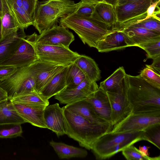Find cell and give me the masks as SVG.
Here are the masks:
<instances>
[{
    "mask_svg": "<svg viewBox=\"0 0 160 160\" xmlns=\"http://www.w3.org/2000/svg\"><path fill=\"white\" fill-rule=\"evenodd\" d=\"M125 81L126 95L132 113L160 110V89L148 83L139 75L126 74Z\"/></svg>",
    "mask_w": 160,
    "mask_h": 160,
    "instance_id": "cell-1",
    "label": "cell"
},
{
    "mask_svg": "<svg viewBox=\"0 0 160 160\" xmlns=\"http://www.w3.org/2000/svg\"><path fill=\"white\" fill-rule=\"evenodd\" d=\"M66 122V134L80 146L90 150L102 135L110 132L112 126H104L90 122L79 114L62 107Z\"/></svg>",
    "mask_w": 160,
    "mask_h": 160,
    "instance_id": "cell-2",
    "label": "cell"
},
{
    "mask_svg": "<svg viewBox=\"0 0 160 160\" xmlns=\"http://www.w3.org/2000/svg\"><path fill=\"white\" fill-rule=\"evenodd\" d=\"M59 20L61 25L73 30L84 44L96 48L100 41L116 29H111V27L91 16L75 12Z\"/></svg>",
    "mask_w": 160,
    "mask_h": 160,
    "instance_id": "cell-3",
    "label": "cell"
},
{
    "mask_svg": "<svg viewBox=\"0 0 160 160\" xmlns=\"http://www.w3.org/2000/svg\"><path fill=\"white\" fill-rule=\"evenodd\" d=\"M82 3L80 1L76 3L72 0L37 1L32 25L40 34L56 25L59 18L75 12Z\"/></svg>",
    "mask_w": 160,
    "mask_h": 160,
    "instance_id": "cell-4",
    "label": "cell"
},
{
    "mask_svg": "<svg viewBox=\"0 0 160 160\" xmlns=\"http://www.w3.org/2000/svg\"><path fill=\"white\" fill-rule=\"evenodd\" d=\"M144 140L143 131L110 132L100 137L91 149L96 159H108L124 148L138 141Z\"/></svg>",
    "mask_w": 160,
    "mask_h": 160,
    "instance_id": "cell-5",
    "label": "cell"
},
{
    "mask_svg": "<svg viewBox=\"0 0 160 160\" xmlns=\"http://www.w3.org/2000/svg\"><path fill=\"white\" fill-rule=\"evenodd\" d=\"M37 61L29 65L18 68L10 77L0 81V87L6 92L10 99L21 94L36 92L35 76Z\"/></svg>",
    "mask_w": 160,
    "mask_h": 160,
    "instance_id": "cell-6",
    "label": "cell"
},
{
    "mask_svg": "<svg viewBox=\"0 0 160 160\" xmlns=\"http://www.w3.org/2000/svg\"><path fill=\"white\" fill-rule=\"evenodd\" d=\"M38 60L45 62L68 66L74 63L80 54L69 48L60 46L41 45L34 40V33L29 36Z\"/></svg>",
    "mask_w": 160,
    "mask_h": 160,
    "instance_id": "cell-7",
    "label": "cell"
},
{
    "mask_svg": "<svg viewBox=\"0 0 160 160\" xmlns=\"http://www.w3.org/2000/svg\"><path fill=\"white\" fill-rule=\"evenodd\" d=\"M159 0H140L115 7L117 23L122 28L148 17L150 6Z\"/></svg>",
    "mask_w": 160,
    "mask_h": 160,
    "instance_id": "cell-8",
    "label": "cell"
},
{
    "mask_svg": "<svg viewBox=\"0 0 160 160\" xmlns=\"http://www.w3.org/2000/svg\"><path fill=\"white\" fill-rule=\"evenodd\" d=\"M160 124V110L143 113H132L113 126L112 132L143 131L152 125Z\"/></svg>",
    "mask_w": 160,
    "mask_h": 160,
    "instance_id": "cell-9",
    "label": "cell"
},
{
    "mask_svg": "<svg viewBox=\"0 0 160 160\" xmlns=\"http://www.w3.org/2000/svg\"><path fill=\"white\" fill-rule=\"evenodd\" d=\"M34 34V41L41 45L69 48L75 39L73 33L68 28L60 25H55L42 32L39 35L35 32Z\"/></svg>",
    "mask_w": 160,
    "mask_h": 160,
    "instance_id": "cell-10",
    "label": "cell"
},
{
    "mask_svg": "<svg viewBox=\"0 0 160 160\" xmlns=\"http://www.w3.org/2000/svg\"><path fill=\"white\" fill-rule=\"evenodd\" d=\"M38 60L29 36L22 42L14 53L0 66H9L19 68L29 65Z\"/></svg>",
    "mask_w": 160,
    "mask_h": 160,
    "instance_id": "cell-11",
    "label": "cell"
},
{
    "mask_svg": "<svg viewBox=\"0 0 160 160\" xmlns=\"http://www.w3.org/2000/svg\"><path fill=\"white\" fill-rule=\"evenodd\" d=\"M110 103L111 123L114 126L132 113V109L126 95V88L119 93L106 92Z\"/></svg>",
    "mask_w": 160,
    "mask_h": 160,
    "instance_id": "cell-12",
    "label": "cell"
},
{
    "mask_svg": "<svg viewBox=\"0 0 160 160\" xmlns=\"http://www.w3.org/2000/svg\"><path fill=\"white\" fill-rule=\"evenodd\" d=\"M99 86L96 82H92L86 78L76 88L71 89H64L54 96V98L61 104H68L84 99L97 91Z\"/></svg>",
    "mask_w": 160,
    "mask_h": 160,
    "instance_id": "cell-13",
    "label": "cell"
},
{
    "mask_svg": "<svg viewBox=\"0 0 160 160\" xmlns=\"http://www.w3.org/2000/svg\"><path fill=\"white\" fill-rule=\"evenodd\" d=\"M43 117L47 128L55 132L58 137L66 134L67 127L63 109L58 103L47 106Z\"/></svg>",
    "mask_w": 160,
    "mask_h": 160,
    "instance_id": "cell-14",
    "label": "cell"
},
{
    "mask_svg": "<svg viewBox=\"0 0 160 160\" xmlns=\"http://www.w3.org/2000/svg\"><path fill=\"white\" fill-rule=\"evenodd\" d=\"M132 46H135L134 44L121 30L118 28L100 41L96 48L99 52H104Z\"/></svg>",
    "mask_w": 160,
    "mask_h": 160,
    "instance_id": "cell-15",
    "label": "cell"
},
{
    "mask_svg": "<svg viewBox=\"0 0 160 160\" xmlns=\"http://www.w3.org/2000/svg\"><path fill=\"white\" fill-rule=\"evenodd\" d=\"M64 107L67 109L79 114L93 123L104 126H112L97 113L92 104L86 99L67 104Z\"/></svg>",
    "mask_w": 160,
    "mask_h": 160,
    "instance_id": "cell-16",
    "label": "cell"
},
{
    "mask_svg": "<svg viewBox=\"0 0 160 160\" xmlns=\"http://www.w3.org/2000/svg\"><path fill=\"white\" fill-rule=\"evenodd\" d=\"M65 67L38 60L35 76L36 92L39 93L51 79Z\"/></svg>",
    "mask_w": 160,
    "mask_h": 160,
    "instance_id": "cell-17",
    "label": "cell"
},
{
    "mask_svg": "<svg viewBox=\"0 0 160 160\" xmlns=\"http://www.w3.org/2000/svg\"><path fill=\"white\" fill-rule=\"evenodd\" d=\"M86 99L92 104L96 112L100 117L111 124V107L106 92L99 88Z\"/></svg>",
    "mask_w": 160,
    "mask_h": 160,
    "instance_id": "cell-18",
    "label": "cell"
},
{
    "mask_svg": "<svg viewBox=\"0 0 160 160\" xmlns=\"http://www.w3.org/2000/svg\"><path fill=\"white\" fill-rule=\"evenodd\" d=\"M24 29L20 28L0 41V64L10 57L26 38Z\"/></svg>",
    "mask_w": 160,
    "mask_h": 160,
    "instance_id": "cell-19",
    "label": "cell"
},
{
    "mask_svg": "<svg viewBox=\"0 0 160 160\" xmlns=\"http://www.w3.org/2000/svg\"><path fill=\"white\" fill-rule=\"evenodd\" d=\"M19 116L26 122L41 128H47L43 117L44 108L30 107L13 103Z\"/></svg>",
    "mask_w": 160,
    "mask_h": 160,
    "instance_id": "cell-20",
    "label": "cell"
},
{
    "mask_svg": "<svg viewBox=\"0 0 160 160\" xmlns=\"http://www.w3.org/2000/svg\"><path fill=\"white\" fill-rule=\"evenodd\" d=\"M1 1V39H2L17 32L20 28V26L13 12L8 0Z\"/></svg>",
    "mask_w": 160,
    "mask_h": 160,
    "instance_id": "cell-21",
    "label": "cell"
},
{
    "mask_svg": "<svg viewBox=\"0 0 160 160\" xmlns=\"http://www.w3.org/2000/svg\"><path fill=\"white\" fill-rule=\"evenodd\" d=\"M126 74L123 67H120L109 77L101 82L99 88L106 92H122L125 89V78Z\"/></svg>",
    "mask_w": 160,
    "mask_h": 160,
    "instance_id": "cell-22",
    "label": "cell"
},
{
    "mask_svg": "<svg viewBox=\"0 0 160 160\" xmlns=\"http://www.w3.org/2000/svg\"><path fill=\"white\" fill-rule=\"evenodd\" d=\"M91 17L110 27L117 23L115 7L106 3L96 4Z\"/></svg>",
    "mask_w": 160,
    "mask_h": 160,
    "instance_id": "cell-23",
    "label": "cell"
},
{
    "mask_svg": "<svg viewBox=\"0 0 160 160\" xmlns=\"http://www.w3.org/2000/svg\"><path fill=\"white\" fill-rule=\"evenodd\" d=\"M119 29L125 33L136 47L139 44L160 37V33L141 27L128 26Z\"/></svg>",
    "mask_w": 160,
    "mask_h": 160,
    "instance_id": "cell-24",
    "label": "cell"
},
{
    "mask_svg": "<svg viewBox=\"0 0 160 160\" xmlns=\"http://www.w3.org/2000/svg\"><path fill=\"white\" fill-rule=\"evenodd\" d=\"M68 67H65L56 74L39 93L49 100L64 89L66 86V78Z\"/></svg>",
    "mask_w": 160,
    "mask_h": 160,
    "instance_id": "cell-25",
    "label": "cell"
},
{
    "mask_svg": "<svg viewBox=\"0 0 160 160\" xmlns=\"http://www.w3.org/2000/svg\"><path fill=\"white\" fill-rule=\"evenodd\" d=\"M74 63L82 71L86 78L96 82L100 79L101 71L95 61L92 58L80 55Z\"/></svg>",
    "mask_w": 160,
    "mask_h": 160,
    "instance_id": "cell-26",
    "label": "cell"
},
{
    "mask_svg": "<svg viewBox=\"0 0 160 160\" xmlns=\"http://www.w3.org/2000/svg\"><path fill=\"white\" fill-rule=\"evenodd\" d=\"M26 123L18 113L14 106L9 98L0 101V125Z\"/></svg>",
    "mask_w": 160,
    "mask_h": 160,
    "instance_id": "cell-27",
    "label": "cell"
},
{
    "mask_svg": "<svg viewBox=\"0 0 160 160\" xmlns=\"http://www.w3.org/2000/svg\"><path fill=\"white\" fill-rule=\"evenodd\" d=\"M10 100L13 103L32 107L45 108L49 103L48 99L36 92L21 94Z\"/></svg>",
    "mask_w": 160,
    "mask_h": 160,
    "instance_id": "cell-28",
    "label": "cell"
},
{
    "mask_svg": "<svg viewBox=\"0 0 160 160\" xmlns=\"http://www.w3.org/2000/svg\"><path fill=\"white\" fill-rule=\"evenodd\" d=\"M59 158L61 159H69L73 158H84L88 155L84 149L68 145L62 142L52 140L49 142Z\"/></svg>",
    "mask_w": 160,
    "mask_h": 160,
    "instance_id": "cell-29",
    "label": "cell"
},
{
    "mask_svg": "<svg viewBox=\"0 0 160 160\" xmlns=\"http://www.w3.org/2000/svg\"><path fill=\"white\" fill-rule=\"evenodd\" d=\"M86 77L82 71L74 63L68 66L66 75L67 89H72L82 82Z\"/></svg>",
    "mask_w": 160,
    "mask_h": 160,
    "instance_id": "cell-30",
    "label": "cell"
},
{
    "mask_svg": "<svg viewBox=\"0 0 160 160\" xmlns=\"http://www.w3.org/2000/svg\"><path fill=\"white\" fill-rule=\"evenodd\" d=\"M8 1L21 28L24 29L33 25V18L29 16L22 7L18 6L10 0Z\"/></svg>",
    "mask_w": 160,
    "mask_h": 160,
    "instance_id": "cell-31",
    "label": "cell"
},
{
    "mask_svg": "<svg viewBox=\"0 0 160 160\" xmlns=\"http://www.w3.org/2000/svg\"><path fill=\"white\" fill-rule=\"evenodd\" d=\"M160 18L152 16L138 20L126 26L142 28L160 33Z\"/></svg>",
    "mask_w": 160,
    "mask_h": 160,
    "instance_id": "cell-32",
    "label": "cell"
},
{
    "mask_svg": "<svg viewBox=\"0 0 160 160\" xmlns=\"http://www.w3.org/2000/svg\"><path fill=\"white\" fill-rule=\"evenodd\" d=\"M147 82L160 89V75L151 65H146L139 75Z\"/></svg>",
    "mask_w": 160,
    "mask_h": 160,
    "instance_id": "cell-33",
    "label": "cell"
},
{
    "mask_svg": "<svg viewBox=\"0 0 160 160\" xmlns=\"http://www.w3.org/2000/svg\"><path fill=\"white\" fill-rule=\"evenodd\" d=\"M122 154L125 158L128 160H159L160 156L150 157L147 156L137 148L133 145L124 148Z\"/></svg>",
    "mask_w": 160,
    "mask_h": 160,
    "instance_id": "cell-34",
    "label": "cell"
},
{
    "mask_svg": "<svg viewBox=\"0 0 160 160\" xmlns=\"http://www.w3.org/2000/svg\"><path fill=\"white\" fill-rule=\"evenodd\" d=\"M144 140L149 142L160 149V124L152 125L143 131Z\"/></svg>",
    "mask_w": 160,
    "mask_h": 160,
    "instance_id": "cell-35",
    "label": "cell"
},
{
    "mask_svg": "<svg viewBox=\"0 0 160 160\" xmlns=\"http://www.w3.org/2000/svg\"><path fill=\"white\" fill-rule=\"evenodd\" d=\"M137 47L145 51L148 58L153 59L160 55V37L139 44Z\"/></svg>",
    "mask_w": 160,
    "mask_h": 160,
    "instance_id": "cell-36",
    "label": "cell"
},
{
    "mask_svg": "<svg viewBox=\"0 0 160 160\" xmlns=\"http://www.w3.org/2000/svg\"><path fill=\"white\" fill-rule=\"evenodd\" d=\"M22 132L21 124L0 125V138H9L20 136Z\"/></svg>",
    "mask_w": 160,
    "mask_h": 160,
    "instance_id": "cell-37",
    "label": "cell"
},
{
    "mask_svg": "<svg viewBox=\"0 0 160 160\" xmlns=\"http://www.w3.org/2000/svg\"><path fill=\"white\" fill-rule=\"evenodd\" d=\"M21 1L22 8L29 16L33 18L38 1L36 0H21Z\"/></svg>",
    "mask_w": 160,
    "mask_h": 160,
    "instance_id": "cell-38",
    "label": "cell"
},
{
    "mask_svg": "<svg viewBox=\"0 0 160 160\" xmlns=\"http://www.w3.org/2000/svg\"><path fill=\"white\" fill-rule=\"evenodd\" d=\"M18 68L9 66H0V81L10 77Z\"/></svg>",
    "mask_w": 160,
    "mask_h": 160,
    "instance_id": "cell-39",
    "label": "cell"
},
{
    "mask_svg": "<svg viewBox=\"0 0 160 160\" xmlns=\"http://www.w3.org/2000/svg\"><path fill=\"white\" fill-rule=\"evenodd\" d=\"M95 5L83 2L75 13L78 14L91 17L94 11Z\"/></svg>",
    "mask_w": 160,
    "mask_h": 160,
    "instance_id": "cell-40",
    "label": "cell"
},
{
    "mask_svg": "<svg viewBox=\"0 0 160 160\" xmlns=\"http://www.w3.org/2000/svg\"><path fill=\"white\" fill-rule=\"evenodd\" d=\"M81 1L84 3L94 5L100 2L106 3L115 7L117 5L118 0H81Z\"/></svg>",
    "mask_w": 160,
    "mask_h": 160,
    "instance_id": "cell-41",
    "label": "cell"
},
{
    "mask_svg": "<svg viewBox=\"0 0 160 160\" xmlns=\"http://www.w3.org/2000/svg\"><path fill=\"white\" fill-rule=\"evenodd\" d=\"M153 61L151 65L153 68L158 73H160V55L152 59Z\"/></svg>",
    "mask_w": 160,
    "mask_h": 160,
    "instance_id": "cell-42",
    "label": "cell"
},
{
    "mask_svg": "<svg viewBox=\"0 0 160 160\" xmlns=\"http://www.w3.org/2000/svg\"><path fill=\"white\" fill-rule=\"evenodd\" d=\"M8 98L6 92L0 87V101L4 100Z\"/></svg>",
    "mask_w": 160,
    "mask_h": 160,
    "instance_id": "cell-43",
    "label": "cell"
},
{
    "mask_svg": "<svg viewBox=\"0 0 160 160\" xmlns=\"http://www.w3.org/2000/svg\"><path fill=\"white\" fill-rule=\"evenodd\" d=\"M139 0H118L117 5H121Z\"/></svg>",
    "mask_w": 160,
    "mask_h": 160,
    "instance_id": "cell-44",
    "label": "cell"
},
{
    "mask_svg": "<svg viewBox=\"0 0 160 160\" xmlns=\"http://www.w3.org/2000/svg\"><path fill=\"white\" fill-rule=\"evenodd\" d=\"M149 147H148L145 146H140L139 150L145 155L148 156L149 153L148 149Z\"/></svg>",
    "mask_w": 160,
    "mask_h": 160,
    "instance_id": "cell-45",
    "label": "cell"
},
{
    "mask_svg": "<svg viewBox=\"0 0 160 160\" xmlns=\"http://www.w3.org/2000/svg\"><path fill=\"white\" fill-rule=\"evenodd\" d=\"M17 6L20 7H22V4L21 0H10Z\"/></svg>",
    "mask_w": 160,
    "mask_h": 160,
    "instance_id": "cell-46",
    "label": "cell"
},
{
    "mask_svg": "<svg viewBox=\"0 0 160 160\" xmlns=\"http://www.w3.org/2000/svg\"><path fill=\"white\" fill-rule=\"evenodd\" d=\"M2 39V29L1 19H0V41Z\"/></svg>",
    "mask_w": 160,
    "mask_h": 160,
    "instance_id": "cell-47",
    "label": "cell"
},
{
    "mask_svg": "<svg viewBox=\"0 0 160 160\" xmlns=\"http://www.w3.org/2000/svg\"><path fill=\"white\" fill-rule=\"evenodd\" d=\"M2 3L1 0H0V12H2Z\"/></svg>",
    "mask_w": 160,
    "mask_h": 160,
    "instance_id": "cell-48",
    "label": "cell"
},
{
    "mask_svg": "<svg viewBox=\"0 0 160 160\" xmlns=\"http://www.w3.org/2000/svg\"><path fill=\"white\" fill-rule=\"evenodd\" d=\"M2 16V12H0V19L1 18Z\"/></svg>",
    "mask_w": 160,
    "mask_h": 160,
    "instance_id": "cell-49",
    "label": "cell"
},
{
    "mask_svg": "<svg viewBox=\"0 0 160 160\" xmlns=\"http://www.w3.org/2000/svg\"><path fill=\"white\" fill-rule=\"evenodd\" d=\"M36 0L38 1V0Z\"/></svg>",
    "mask_w": 160,
    "mask_h": 160,
    "instance_id": "cell-50",
    "label": "cell"
}]
</instances>
